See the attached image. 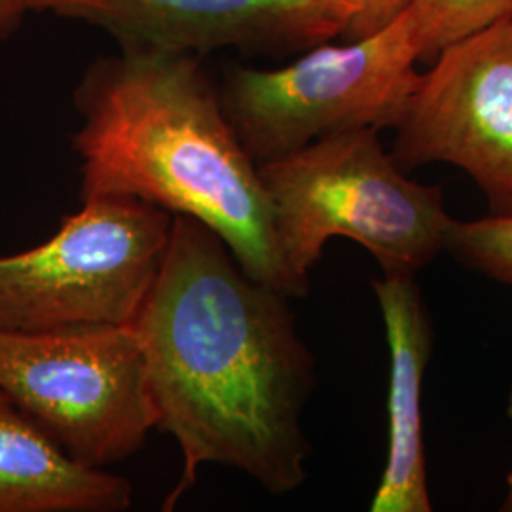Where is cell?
<instances>
[{
	"mask_svg": "<svg viewBox=\"0 0 512 512\" xmlns=\"http://www.w3.org/2000/svg\"><path fill=\"white\" fill-rule=\"evenodd\" d=\"M289 300L245 274L209 226L173 215L164 262L133 323L156 429L183 454L164 511L205 465L238 469L274 495L306 482L302 420L317 374Z\"/></svg>",
	"mask_w": 512,
	"mask_h": 512,
	"instance_id": "6da1fadb",
	"label": "cell"
},
{
	"mask_svg": "<svg viewBox=\"0 0 512 512\" xmlns=\"http://www.w3.org/2000/svg\"><path fill=\"white\" fill-rule=\"evenodd\" d=\"M74 107L82 200L133 198L209 226L243 272L289 298L258 164L226 116L198 55L122 48L84 71Z\"/></svg>",
	"mask_w": 512,
	"mask_h": 512,
	"instance_id": "7a4b0ae2",
	"label": "cell"
},
{
	"mask_svg": "<svg viewBox=\"0 0 512 512\" xmlns=\"http://www.w3.org/2000/svg\"><path fill=\"white\" fill-rule=\"evenodd\" d=\"M258 171L281 258L308 289L330 239L365 247L382 275L416 277L444 253L456 220L442 188L412 181L376 129L332 133Z\"/></svg>",
	"mask_w": 512,
	"mask_h": 512,
	"instance_id": "3957f363",
	"label": "cell"
},
{
	"mask_svg": "<svg viewBox=\"0 0 512 512\" xmlns=\"http://www.w3.org/2000/svg\"><path fill=\"white\" fill-rule=\"evenodd\" d=\"M423 61L410 10L346 44H319L275 69H230L226 116L256 164L351 129H395Z\"/></svg>",
	"mask_w": 512,
	"mask_h": 512,
	"instance_id": "277c9868",
	"label": "cell"
},
{
	"mask_svg": "<svg viewBox=\"0 0 512 512\" xmlns=\"http://www.w3.org/2000/svg\"><path fill=\"white\" fill-rule=\"evenodd\" d=\"M0 389L82 465L107 469L156 429L133 325L0 329Z\"/></svg>",
	"mask_w": 512,
	"mask_h": 512,
	"instance_id": "5b68a950",
	"label": "cell"
},
{
	"mask_svg": "<svg viewBox=\"0 0 512 512\" xmlns=\"http://www.w3.org/2000/svg\"><path fill=\"white\" fill-rule=\"evenodd\" d=\"M52 238L0 256V329L133 325L164 262L173 215L133 198H88Z\"/></svg>",
	"mask_w": 512,
	"mask_h": 512,
	"instance_id": "8992f818",
	"label": "cell"
},
{
	"mask_svg": "<svg viewBox=\"0 0 512 512\" xmlns=\"http://www.w3.org/2000/svg\"><path fill=\"white\" fill-rule=\"evenodd\" d=\"M404 110L391 156L406 173L450 164L467 173L488 215L512 217V18L435 55Z\"/></svg>",
	"mask_w": 512,
	"mask_h": 512,
	"instance_id": "52a82bcc",
	"label": "cell"
},
{
	"mask_svg": "<svg viewBox=\"0 0 512 512\" xmlns=\"http://www.w3.org/2000/svg\"><path fill=\"white\" fill-rule=\"evenodd\" d=\"M29 12L103 29L120 48L202 55L306 52L348 35L359 0H25Z\"/></svg>",
	"mask_w": 512,
	"mask_h": 512,
	"instance_id": "ba28073f",
	"label": "cell"
},
{
	"mask_svg": "<svg viewBox=\"0 0 512 512\" xmlns=\"http://www.w3.org/2000/svg\"><path fill=\"white\" fill-rule=\"evenodd\" d=\"M389 348L387 456L370 501L372 512H431L423 440V378L435 332L416 277L370 281Z\"/></svg>",
	"mask_w": 512,
	"mask_h": 512,
	"instance_id": "9c48e42d",
	"label": "cell"
},
{
	"mask_svg": "<svg viewBox=\"0 0 512 512\" xmlns=\"http://www.w3.org/2000/svg\"><path fill=\"white\" fill-rule=\"evenodd\" d=\"M133 484L78 463L0 389V512H126Z\"/></svg>",
	"mask_w": 512,
	"mask_h": 512,
	"instance_id": "30bf717a",
	"label": "cell"
},
{
	"mask_svg": "<svg viewBox=\"0 0 512 512\" xmlns=\"http://www.w3.org/2000/svg\"><path fill=\"white\" fill-rule=\"evenodd\" d=\"M408 10L423 59H433L459 38L511 19L512 0H414Z\"/></svg>",
	"mask_w": 512,
	"mask_h": 512,
	"instance_id": "8fae6325",
	"label": "cell"
},
{
	"mask_svg": "<svg viewBox=\"0 0 512 512\" xmlns=\"http://www.w3.org/2000/svg\"><path fill=\"white\" fill-rule=\"evenodd\" d=\"M444 253L461 266L512 287V217L454 220Z\"/></svg>",
	"mask_w": 512,
	"mask_h": 512,
	"instance_id": "7c38bea8",
	"label": "cell"
},
{
	"mask_svg": "<svg viewBox=\"0 0 512 512\" xmlns=\"http://www.w3.org/2000/svg\"><path fill=\"white\" fill-rule=\"evenodd\" d=\"M414 0H359V14L349 27L346 40L365 37L404 14Z\"/></svg>",
	"mask_w": 512,
	"mask_h": 512,
	"instance_id": "4fadbf2b",
	"label": "cell"
},
{
	"mask_svg": "<svg viewBox=\"0 0 512 512\" xmlns=\"http://www.w3.org/2000/svg\"><path fill=\"white\" fill-rule=\"evenodd\" d=\"M31 14L25 0H0V42L12 37Z\"/></svg>",
	"mask_w": 512,
	"mask_h": 512,
	"instance_id": "5bb4252c",
	"label": "cell"
},
{
	"mask_svg": "<svg viewBox=\"0 0 512 512\" xmlns=\"http://www.w3.org/2000/svg\"><path fill=\"white\" fill-rule=\"evenodd\" d=\"M507 416H509L512 423V387L511 393H509V401H507ZM499 511L512 512V471L507 475V494H505L503 505H501Z\"/></svg>",
	"mask_w": 512,
	"mask_h": 512,
	"instance_id": "9a60e30c",
	"label": "cell"
}]
</instances>
